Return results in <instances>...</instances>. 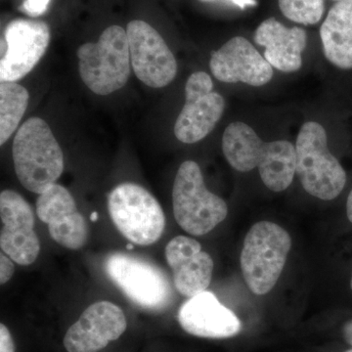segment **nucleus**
I'll list each match as a JSON object with an SVG mask.
<instances>
[{"instance_id":"obj_10","label":"nucleus","mask_w":352,"mask_h":352,"mask_svg":"<svg viewBox=\"0 0 352 352\" xmlns=\"http://www.w3.org/2000/svg\"><path fill=\"white\" fill-rule=\"evenodd\" d=\"M126 34L132 69L138 80L153 88L170 85L177 73V63L161 34L141 20L129 22Z\"/></svg>"},{"instance_id":"obj_25","label":"nucleus","mask_w":352,"mask_h":352,"mask_svg":"<svg viewBox=\"0 0 352 352\" xmlns=\"http://www.w3.org/2000/svg\"><path fill=\"white\" fill-rule=\"evenodd\" d=\"M342 336L347 344L352 346V320L346 322L342 327Z\"/></svg>"},{"instance_id":"obj_9","label":"nucleus","mask_w":352,"mask_h":352,"mask_svg":"<svg viewBox=\"0 0 352 352\" xmlns=\"http://www.w3.org/2000/svg\"><path fill=\"white\" fill-rule=\"evenodd\" d=\"M212 78L205 72H196L185 85V104L175 124V138L193 144L208 135L223 115L226 102L214 91Z\"/></svg>"},{"instance_id":"obj_24","label":"nucleus","mask_w":352,"mask_h":352,"mask_svg":"<svg viewBox=\"0 0 352 352\" xmlns=\"http://www.w3.org/2000/svg\"><path fill=\"white\" fill-rule=\"evenodd\" d=\"M0 352H15L12 336L2 323L0 324Z\"/></svg>"},{"instance_id":"obj_2","label":"nucleus","mask_w":352,"mask_h":352,"mask_svg":"<svg viewBox=\"0 0 352 352\" xmlns=\"http://www.w3.org/2000/svg\"><path fill=\"white\" fill-rule=\"evenodd\" d=\"M14 168L21 184L41 195L64 170V155L45 120H25L13 141Z\"/></svg>"},{"instance_id":"obj_29","label":"nucleus","mask_w":352,"mask_h":352,"mask_svg":"<svg viewBox=\"0 0 352 352\" xmlns=\"http://www.w3.org/2000/svg\"><path fill=\"white\" fill-rule=\"evenodd\" d=\"M134 249L133 243H129V244L126 245V250H129V251H131V250Z\"/></svg>"},{"instance_id":"obj_4","label":"nucleus","mask_w":352,"mask_h":352,"mask_svg":"<svg viewBox=\"0 0 352 352\" xmlns=\"http://www.w3.org/2000/svg\"><path fill=\"white\" fill-rule=\"evenodd\" d=\"M296 173L310 195L331 201L342 193L346 173L328 148L327 133L318 122L300 129L296 143Z\"/></svg>"},{"instance_id":"obj_28","label":"nucleus","mask_w":352,"mask_h":352,"mask_svg":"<svg viewBox=\"0 0 352 352\" xmlns=\"http://www.w3.org/2000/svg\"><path fill=\"white\" fill-rule=\"evenodd\" d=\"M98 212H94L91 215H90V220H91L92 222L97 221V220H98Z\"/></svg>"},{"instance_id":"obj_7","label":"nucleus","mask_w":352,"mask_h":352,"mask_svg":"<svg viewBox=\"0 0 352 352\" xmlns=\"http://www.w3.org/2000/svg\"><path fill=\"white\" fill-rule=\"evenodd\" d=\"M108 210L120 233L133 244L149 245L163 235L166 217L159 201L135 183L118 185L108 195Z\"/></svg>"},{"instance_id":"obj_8","label":"nucleus","mask_w":352,"mask_h":352,"mask_svg":"<svg viewBox=\"0 0 352 352\" xmlns=\"http://www.w3.org/2000/svg\"><path fill=\"white\" fill-rule=\"evenodd\" d=\"M104 268L113 283L138 307L160 311L170 305V280L156 264L124 252H112Z\"/></svg>"},{"instance_id":"obj_1","label":"nucleus","mask_w":352,"mask_h":352,"mask_svg":"<svg viewBox=\"0 0 352 352\" xmlns=\"http://www.w3.org/2000/svg\"><path fill=\"white\" fill-rule=\"evenodd\" d=\"M222 151L236 170L247 173L258 168L261 180L271 191H284L293 182L296 147L289 141L264 142L251 126L235 122L224 131Z\"/></svg>"},{"instance_id":"obj_14","label":"nucleus","mask_w":352,"mask_h":352,"mask_svg":"<svg viewBox=\"0 0 352 352\" xmlns=\"http://www.w3.org/2000/svg\"><path fill=\"white\" fill-rule=\"evenodd\" d=\"M124 311L110 302H95L69 328L64 338L68 352H97L126 332Z\"/></svg>"},{"instance_id":"obj_27","label":"nucleus","mask_w":352,"mask_h":352,"mask_svg":"<svg viewBox=\"0 0 352 352\" xmlns=\"http://www.w3.org/2000/svg\"><path fill=\"white\" fill-rule=\"evenodd\" d=\"M346 212L347 217H349V221L352 223V190L351 193H349V198H347Z\"/></svg>"},{"instance_id":"obj_20","label":"nucleus","mask_w":352,"mask_h":352,"mask_svg":"<svg viewBox=\"0 0 352 352\" xmlns=\"http://www.w3.org/2000/svg\"><path fill=\"white\" fill-rule=\"evenodd\" d=\"M30 95L16 82L0 85V145H3L17 129L27 110Z\"/></svg>"},{"instance_id":"obj_6","label":"nucleus","mask_w":352,"mask_h":352,"mask_svg":"<svg viewBox=\"0 0 352 352\" xmlns=\"http://www.w3.org/2000/svg\"><path fill=\"white\" fill-rule=\"evenodd\" d=\"M173 214L178 226L191 235L203 236L226 219V201L208 191L199 164H182L173 190Z\"/></svg>"},{"instance_id":"obj_17","label":"nucleus","mask_w":352,"mask_h":352,"mask_svg":"<svg viewBox=\"0 0 352 352\" xmlns=\"http://www.w3.org/2000/svg\"><path fill=\"white\" fill-rule=\"evenodd\" d=\"M166 258L173 272L175 288L182 296L192 298L210 286L214 261L208 252L201 251L198 241L176 236L166 245Z\"/></svg>"},{"instance_id":"obj_16","label":"nucleus","mask_w":352,"mask_h":352,"mask_svg":"<svg viewBox=\"0 0 352 352\" xmlns=\"http://www.w3.org/2000/svg\"><path fill=\"white\" fill-rule=\"evenodd\" d=\"M177 319L185 332L206 339H227L238 335L242 329L232 310L224 307L208 291L183 303Z\"/></svg>"},{"instance_id":"obj_18","label":"nucleus","mask_w":352,"mask_h":352,"mask_svg":"<svg viewBox=\"0 0 352 352\" xmlns=\"http://www.w3.org/2000/svg\"><path fill=\"white\" fill-rule=\"evenodd\" d=\"M254 41L265 47L264 58L279 71L294 73L302 68V54L307 43V32L302 28H287L270 18L258 25Z\"/></svg>"},{"instance_id":"obj_12","label":"nucleus","mask_w":352,"mask_h":352,"mask_svg":"<svg viewBox=\"0 0 352 352\" xmlns=\"http://www.w3.org/2000/svg\"><path fill=\"white\" fill-rule=\"evenodd\" d=\"M0 217L2 252L20 265L34 263L41 252V243L34 229L31 206L17 192L3 190L0 194Z\"/></svg>"},{"instance_id":"obj_13","label":"nucleus","mask_w":352,"mask_h":352,"mask_svg":"<svg viewBox=\"0 0 352 352\" xmlns=\"http://www.w3.org/2000/svg\"><path fill=\"white\" fill-rule=\"evenodd\" d=\"M36 214L47 224L50 237L62 247L80 250L87 244L89 229L75 199L62 185H51L38 196Z\"/></svg>"},{"instance_id":"obj_22","label":"nucleus","mask_w":352,"mask_h":352,"mask_svg":"<svg viewBox=\"0 0 352 352\" xmlns=\"http://www.w3.org/2000/svg\"><path fill=\"white\" fill-rule=\"evenodd\" d=\"M50 0H24L20 10L31 17H38L47 10Z\"/></svg>"},{"instance_id":"obj_3","label":"nucleus","mask_w":352,"mask_h":352,"mask_svg":"<svg viewBox=\"0 0 352 352\" xmlns=\"http://www.w3.org/2000/svg\"><path fill=\"white\" fill-rule=\"evenodd\" d=\"M76 54L80 78L95 94H111L126 85L131 71L126 30L111 25L96 43L82 44Z\"/></svg>"},{"instance_id":"obj_15","label":"nucleus","mask_w":352,"mask_h":352,"mask_svg":"<svg viewBox=\"0 0 352 352\" xmlns=\"http://www.w3.org/2000/svg\"><path fill=\"white\" fill-rule=\"evenodd\" d=\"M210 68L219 82L263 87L273 76L272 66L249 41L236 36L212 53Z\"/></svg>"},{"instance_id":"obj_31","label":"nucleus","mask_w":352,"mask_h":352,"mask_svg":"<svg viewBox=\"0 0 352 352\" xmlns=\"http://www.w3.org/2000/svg\"><path fill=\"white\" fill-rule=\"evenodd\" d=\"M351 288L352 289V277H351Z\"/></svg>"},{"instance_id":"obj_21","label":"nucleus","mask_w":352,"mask_h":352,"mask_svg":"<svg viewBox=\"0 0 352 352\" xmlns=\"http://www.w3.org/2000/svg\"><path fill=\"white\" fill-rule=\"evenodd\" d=\"M285 17L302 25H315L324 14V0H279Z\"/></svg>"},{"instance_id":"obj_5","label":"nucleus","mask_w":352,"mask_h":352,"mask_svg":"<svg viewBox=\"0 0 352 352\" xmlns=\"http://www.w3.org/2000/svg\"><path fill=\"white\" fill-rule=\"evenodd\" d=\"M291 247V236L278 224L259 221L252 226L240 258L243 276L252 293L263 296L274 288Z\"/></svg>"},{"instance_id":"obj_26","label":"nucleus","mask_w":352,"mask_h":352,"mask_svg":"<svg viewBox=\"0 0 352 352\" xmlns=\"http://www.w3.org/2000/svg\"><path fill=\"white\" fill-rule=\"evenodd\" d=\"M230 1L235 4V6L240 7L241 9H245V7L256 6V0H230Z\"/></svg>"},{"instance_id":"obj_23","label":"nucleus","mask_w":352,"mask_h":352,"mask_svg":"<svg viewBox=\"0 0 352 352\" xmlns=\"http://www.w3.org/2000/svg\"><path fill=\"white\" fill-rule=\"evenodd\" d=\"M15 266L8 256L2 252L0 254V283L6 284L12 278Z\"/></svg>"},{"instance_id":"obj_30","label":"nucleus","mask_w":352,"mask_h":352,"mask_svg":"<svg viewBox=\"0 0 352 352\" xmlns=\"http://www.w3.org/2000/svg\"><path fill=\"white\" fill-rule=\"evenodd\" d=\"M344 352H352V349H349V351H344Z\"/></svg>"},{"instance_id":"obj_11","label":"nucleus","mask_w":352,"mask_h":352,"mask_svg":"<svg viewBox=\"0 0 352 352\" xmlns=\"http://www.w3.org/2000/svg\"><path fill=\"white\" fill-rule=\"evenodd\" d=\"M6 50L0 62L1 82L22 80L38 65L50 43V25L43 21L16 19L4 32Z\"/></svg>"},{"instance_id":"obj_32","label":"nucleus","mask_w":352,"mask_h":352,"mask_svg":"<svg viewBox=\"0 0 352 352\" xmlns=\"http://www.w3.org/2000/svg\"><path fill=\"white\" fill-rule=\"evenodd\" d=\"M333 1H340V0H333Z\"/></svg>"},{"instance_id":"obj_19","label":"nucleus","mask_w":352,"mask_h":352,"mask_svg":"<svg viewBox=\"0 0 352 352\" xmlns=\"http://www.w3.org/2000/svg\"><path fill=\"white\" fill-rule=\"evenodd\" d=\"M324 54L340 69H352V0H340L321 25Z\"/></svg>"}]
</instances>
